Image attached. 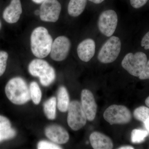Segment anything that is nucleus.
<instances>
[{"label":"nucleus","instance_id":"1","mask_svg":"<svg viewBox=\"0 0 149 149\" xmlns=\"http://www.w3.org/2000/svg\"><path fill=\"white\" fill-rule=\"evenodd\" d=\"M53 42L52 38L47 29L41 26L36 27L30 36L32 54L38 58L46 57L50 53Z\"/></svg>","mask_w":149,"mask_h":149},{"label":"nucleus","instance_id":"2","mask_svg":"<svg viewBox=\"0 0 149 149\" xmlns=\"http://www.w3.org/2000/svg\"><path fill=\"white\" fill-rule=\"evenodd\" d=\"M5 92L9 100L15 104H23L31 99L29 88L21 77H14L10 80L6 85Z\"/></svg>","mask_w":149,"mask_h":149},{"label":"nucleus","instance_id":"3","mask_svg":"<svg viewBox=\"0 0 149 149\" xmlns=\"http://www.w3.org/2000/svg\"><path fill=\"white\" fill-rule=\"evenodd\" d=\"M29 73L34 77H39L40 82L44 86H48L54 81L56 72L53 68L47 62L41 59H35L28 66Z\"/></svg>","mask_w":149,"mask_h":149},{"label":"nucleus","instance_id":"4","mask_svg":"<svg viewBox=\"0 0 149 149\" xmlns=\"http://www.w3.org/2000/svg\"><path fill=\"white\" fill-rule=\"evenodd\" d=\"M148 61L146 55L142 52L135 54L129 53L124 57L121 65L130 74L139 77L146 67Z\"/></svg>","mask_w":149,"mask_h":149},{"label":"nucleus","instance_id":"5","mask_svg":"<svg viewBox=\"0 0 149 149\" xmlns=\"http://www.w3.org/2000/svg\"><path fill=\"white\" fill-rule=\"evenodd\" d=\"M121 48L120 39L116 36H111L101 48L98 55V59L102 63H111L117 58Z\"/></svg>","mask_w":149,"mask_h":149},{"label":"nucleus","instance_id":"6","mask_svg":"<svg viewBox=\"0 0 149 149\" xmlns=\"http://www.w3.org/2000/svg\"><path fill=\"white\" fill-rule=\"evenodd\" d=\"M105 120L111 125L125 124L130 122L132 114L128 108L123 105H112L105 111L103 114Z\"/></svg>","mask_w":149,"mask_h":149},{"label":"nucleus","instance_id":"7","mask_svg":"<svg viewBox=\"0 0 149 149\" xmlns=\"http://www.w3.org/2000/svg\"><path fill=\"white\" fill-rule=\"evenodd\" d=\"M67 122L70 127L74 131L83 128L87 123V117L81 103L74 100L70 104Z\"/></svg>","mask_w":149,"mask_h":149},{"label":"nucleus","instance_id":"8","mask_svg":"<svg viewBox=\"0 0 149 149\" xmlns=\"http://www.w3.org/2000/svg\"><path fill=\"white\" fill-rule=\"evenodd\" d=\"M118 18L114 10H108L102 12L99 16L98 27L102 34L107 37L113 35L117 27Z\"/></svg>","mask_w":149,"mask_h":149},{"label":"nucleus","instance_id":"9","mask_svg":"<svg viewBox=\"0 0 149 149\" xmlns=\"http://www.w3.org/2000/svg\"><path fill=\"white\" fill-rule=\"evenodd\" d=\"M61 10V6L58 0H45L40 8V18L46 22L58 21Z\"/></svg>","mask_w":149,"mask_h":149},{"label":"nucleus","instance_id":"10","mask_svg":"<svg viewBox=\"0 0 149 149\" xmlns=\"http://www.w3.org/2000/svg\"><path fill=\"white\" fill-rule=\"evenodd\" d=\"M71 47L70 40L67 37L59 36L54 40L51 48L50 56L54 60L61 61L66 58Z\"/></svg>","mask_w":149,"mask_h":149},{"label":"nucleus","instance_id":"11","mask_svg":"<svg viewBox=\"0 0 149 149\" xmlns=\"http://www.w3.org/2000/svg\"><path fill=\"white\" fill-rule=\"evenodd\" d=\"M81 104L87 119L89 121H93L97 113V105L94 96L91 91L87 89L82 91Z\"/></svg>","mask_w":149,"mask_h":149},{"label":"nucleus","instance_id":"12","mask_svg":"<svg viewBox=\"0 0 149 149\" xmlns=\"http://www.w3.org/2000/svg\"><path fill=\"white\" fill-rule=\"evenodd\" d=\"M45 133L47 137L56 143L65 144L69 141L68 133L65 128L60 125H49L46 128Z\"/></svg>","mask_w":149,"mask_h":149},{"label":"nucleus","instance_id":"13","mask_svg":"<svg viewBox=\"0 0 149 149\" xmlns=\"http://www.w3.org/2000/svg\"><path fill=\"white\" fill-rule=\"evenodd\" d=\"M22 12V6L20 0H11L9 5L4 10L3 18L8 23H16L20 18Z\"/></svg>","mask_w":149,"mask_h":149},{"label":"nucleus","instance_id":"14","mask_svg":"<svg viewBox=\"0 0 149 149\" xmlns=\"http://www.w3.org/2000/svg\"><path fill=\"white\" fill-rule=\"evenodd\" d=\"M95 41L91 38L85 39L79 44L77 53L79 58L82 61L88 62L93 58L95 52Z\"/></svg>","mask_w":149,"mask_h":149},{"label":"nucleus","instance_id":"15","mask_svg":"<svg viewBox=\"0 0 149 149\" xmlns=\"http://www.w3.org/2000/svg\"><path fill=\"white\" fill-rule=\"evenodd\" d=\"M91 146L95 149H111L113 148V143L110 138L103 133L94 132L90 136Z\"/></svg>","mask_w":149,"mask_h":149},{"label":"nucleus","instance_id":"16","mask_svg":"<svg viewBox=\"0 0 149 149\" xmlns=\"http://www.w3.org/2000/svg\"><path fill=\"white\" fill-rule=\"evenodd\" d=\"M70 99L68 92L66 88L61 86L59 88L57 94V107L60 111L65 112L68 110Z\"/></svg>","mask_w":149,"mask_h":149},{"label":"nucleus","instance_id":"17","mask_svg":"<svg viewBox=\"0 0 149 149\" xmlns=\"http://www.w3.org/2000/svg\"><path fill=\"white\" fill-rule=\"evenodd\" d=\"M87 0H70L68 11L70 16L76 17L84 11L87 5Z\"/></svg>","mask_w":149,"mask_h":149},{"label":"nucleus","instance_id":"18","mask_svg":"<svg viewBox=\"0 0 149 149\" xmlns=\"http://www.w3.org/2000/svg\"><path fill=\"white\" fill-rule=\"evenodd\" d=\"M56 99L54 97L49 99L44 104V112L48 119L54 120L56 118Z\"/></svg>","mask_w":149,"mask_h":149},{"label":"nucleus","instance_id":"19","mask_svg":"<svg viewBox=\"0 0 149 149\" xmlns=\"http://www.w3.org/2000/svg\"><path fill=\"white\" fill-rule=\"evenodd\" d=\"M31 98L35 104H40L42 98V93L41 89L37 83L32 82L29 85Z\"/></svg>","mask_w":149,"mask_h":149},{"label":"nucleus","instance_id":"20","mask_svg":"<svg viewBox=\"0 0 149 149\" xmlns=\"http://www.w3.org/2000/svg\"><path fill=\"white\" fill-rule=\"evenodd\" d=\"M148 132L142 129H135L131 132V141L133 143H140L145 141Z\"/></svg>","mask_w":149,"mask_h":149},{"label":"nucleus","instance_id":"21","mask_svg":"<svg viewBox=\"0 0 149 149\" xmlns=\"http://www.w3.org/2000/svg\"><path fill=\"white\" fill-rule=\"evenodd\" d=\"M133 116L137 120L143 123L149 118V108L145 106L139 107L134 110Z\"/></svg>","mask_w":149,"mask_h":149},{"label":"nucleus","instance_id":"22","mask_svg":"<svg viewBox=\"0 0 149 149\" xmlns=\"http://www.w3.org/2000/svg\"><path fill=\"white\" fill-rule=\"evenodd\" d=\"M8 56V54L6 52L0 51V76L5 71Z\"/></svg>","mask_w":149,"mask_h":149},{"label":"nucleus","instance_id":"23","mask_svg":"<svg viewBox=\"0 0 149 149\" xmlns=\"http://www.w3.org/2000/svg\"><path fill=\"white\" fill-rule=\"evenodd\" d=\"M16 135V131L12 128L0 131V142L4 140L12 139Z\"/></svg>","mask_w":149,"mask_h":149},{"label":"nucleus","instance_id":"24","mask_svg":"<svg viewBox=\"0 0 149 149\" xmlns=\"http://www.w3.org/2000/svg\"><path fill=\"white\" fill-rule=\"evenodd\" d=\"M37 148L39 149H62L58 145L45 141L39 142L37 145Z\"/></svg>","mask_w":149,"mask_h":149},{"label":"nucleus","instance_id":"25","mask_svg":"<svg viewBox=\"0 0 149 149\" xmlns=\"http://www.w3.org/2000/svg\"><path fill=\"white\" fill-rule=\"evenodd\" d=\"M11 128L10 120L7 118L0 116V131Z\"/></svg>","mask_w":149,"mask_h":149},{"label":"nucleus","instance_id":"26","mask_svg":"<svg viewBox=\"0 0 149 149\" xmlns=\"http://www.w3.org/2000/svg\"><path fill=\"white\" fill-rule=\"evenodd\" d=\"M148 0H130L131 5L134 8H141L146 3Z\"/></svg>","mask_w":149,"mask_h":149},{"label":"nucleus","instance_id":"27","mask_svg":"<svg viewBox=\"0 0 149 149\" xmlns=\"http://www.w3.org/2000/svg\"><path fill=\"white\" fill-rule=\"evenodd\" d=\"M139 77L141 80L149 79V60L147 61L145 68Z\"/></svg>","mask_w":149,"mask_h":149},{"label":"nucleus","instance_id":"28","mask_svg":"<svg viewBox=\"0 0 149 149\" xmlns=\"http://www.w3.org/2000/svg\"><path fill=\"white\" fill-rule=\"evenodd\" d=\"M141 45L146 50L149 49V32H147L142 39Z\"/></svg>","mask_w":149,"mask_h":149},{"label":"nucleus","instance_id":"29","mask_svg":"<svg viewBox=\"0 0 149 149\" xmlns=\"http://www.w3.org/2000/svg\"><path fill=\"white\" fill-rule=\"evenodd\" d=\"M144 125L146 128L148 132L149 133V118L147 119L145 122H143Z\"/></svg>","mask_w":149,"mask_h":149},{"label":"nucleus","instance_id":"30","mask_svg":"<svg viewBox=\"0 0 149 149\" xmlns=\"http://www.w3.org/2000/svg\"><path fill=\"white\" fill-rule=\"evenodd\" d=\"M89 1L95 4H100L103 2L104 0H89Z\"/></svg>","mask_w":149,"mask_h":149},{"label":"nucleus","instance_id":"31","mask_svg":"<svg viewBox=\"0 0 149 149\" xmlns=\"http://www.w3.org/2000/svg\"><path fill=\"white\" fill-rule=\"evenodd\" d=\"M119 149H133L134 148L133 147L130 146H124L120 147L118 148Z\"/></svg>","mask_w":149,"mask_h":149},{"label":"nucleus","instance_id":"32","mask_svg":"<svg viewBox=\"0 0 149 149\" xmlns=\"http://www.w3.org/2000/svg\"><path fill=\"white\" fill-rule=\"evenodd\" d=\"M45 0H32L33 2L37 4H40L42 3Z\"/></svg>","mask_w":149,"mask_h":149},{"label":"nucleus","instance_id":"33","mask_svg":"<svg viewBox=\"0 0 149 149\" xmlns=\"http://www.w3.org/2000/svg\"><path fill=\"white\" fill-rule=\"evenodd\" d=\"M146 105L149 107V96L147 99H146V101H145Z\"/></svg>","mask_w":149,"mask_h":149},{"label":"nucleus","instance_id":"34","mask_svg":"<svg viewBox=\"0 0 149 149\" xmlns=\"http://www.w3.org/2000/svg\"><path fill=\"white\" fill-rule=\"evenodd\" d=\"M35 14L36 15H40V10H35Z\"/></svg>","mask_w":149,"mask_h":149},{"label":"nucleus","instance_id":"35","mask_svg":"<svg viewBox=\"0 0 149 149\" xmlns=\"http://www.w3.org/2000/svg\"><path fill=\"white\" fill-rule=\"evenodd\" d=\"M2 25H1V20H0V29L1 28Z\"/></svg>","mask_w":149,"mask_h":149}]
</instances>
